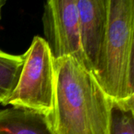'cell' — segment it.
<instances>
[{
    "mask_svg": "<svg viewBox=\"0 0 134 134\" xmlns=\"http://www.w3.org/2000/svg\"><path fill=\"white\" fill-rule=\"evenodd\" d=\"M0 134H54L46 115L10 107L0 110Z\"/></svg>",
    "mask_w": 134,
    "mask_h": 134,
    "instance_id": "cell-6",
    "label": "cell"
},
{
    "mask_svg": "<svg viewBox=\"0 0 134 134\" xmlns=\"http://www.w3.org/2000/svg\"><path fill=\"white\" fill-rule=\"evenodd\" d=\"M24 61V54L13 55L0 49V104L5 100L15 89Z\"/></svg>",
    "mask_w": 134,
    "mask_h": 134,
    "instance_id": "cell-7",
    "label": "cell"
},
{
    "mask_svg": "<svg viewBox=\"0 0 134 134\" xmlns=\"http://www.w3.org/2000/svg\"><path fill=\"white\" fill-rule=\"evenodd\" d=\"M82 50L92 73L99 60L108 24V0H76Z\"/></svg>",
    "mask_w": 134,
    "mask_h": 134,
    "instance_id": "cell-5",
    "label": "cell"
},
{
    "mask_svg": "<svg viewBox=\"0 0 134 134\" xmlns=\"http://www.w3.org/2000/svg\"><path fill=\"white\" fill-rule=\"evenodd\" d=\"M42 24L44 40L54 61L63 57H72L87 68L80 42L79 16L76 0L46 2Z\"/></svg>",
    "mask_w": 134,
    "mask_h": 134,
    "instance_id": "cell-4",
    "label": "cell"
},
{
    "mask_svg": "<svg viewBox=\"0 0 134 134\" xmlns=\"http://www.w3.org/2000/svg\"><path fill=\"white\" fill-rule=\"evenodd\" d=\"M111 134H134V103H113Z\"/></svg>",
    "mask_w": 134,
    "mask_h": 134,
    "instance_id": "cell-8",
    "label": "cell"
},
{
    "mask_svg": "<svg viewBox=\"0 0 134 134\" xmlns=\"http://www.w3.org/2000/svg\"><path fill=\"white\" fill-rule=\"evenodd\" d=\"M5 0H0V20H1V14H2V9L5 4Z\"/></svg>",
    "mask_w": 134,
    "mask_h": 134,
    "instance_id": "cell-9",
    "label": "cell"
},
{
    "mask_svg": "<svg viewBox=\"0 0 134 134\" xmlns=\"http://www.w3.org/2000/svg\"><path fill=\"white\" fill-rule=\"evenodd\" d=\"M24 57L18 82L11 95L1 104L48 116L53 109L55 69L54 60L44 38L35 36Z\"/></svg>",
    "mask_w": 134,
    "mask_h": 134,
    "instance_id": "cell-3",
    "label": "cell"
},
{
    "mask_svg": "<svg viewBox=\"0 0 134 134\" xmlns=\"http://www.w3.org/2000/svg\"><path fill=\"white\" fill-rule=\"evenodd\" d=\"M53 109L46 116L54 134H111L114 101L91 71L72 57L54 61Z\"/></svg>",
    "mask_w": 134,
    "mask_h": 134,
    "instance_id": "cell-1",
    "label": "cell"
},
{
    "mask_svg": "<svg viewBox=\"0 0 134 134\" xmlns=\"http://www.w3.org/2000/svg\"><path fill=\"white\" fill-rule=\"evenodd\" d=\"M134 1L108 0L105 41L93 72L115 103H134Z\"/></svg>",
    "mask_w": 134,
    "mask_h": 134,
    "instance_id": "cell-2",
    "label": "cell"
}]
</instances>
